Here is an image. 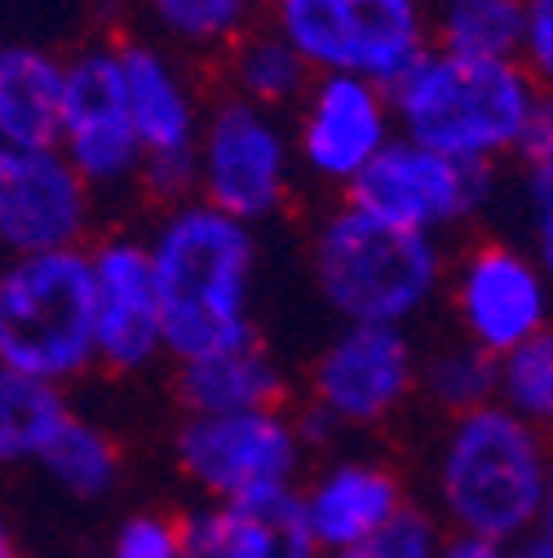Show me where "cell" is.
<instances>
[{"label": "cell", "mask_w": 553, "mask_h": 558, "mask_svg": "<svg viewBox=\"0 0 553 558\" xmlns=\"http://www.w3.org/2000/svg\"><path fill=\"white\" fill-rule=\"evenodd\" d=\"M439 558H514V545H501V541H488V536L447 532Z\"/></svg>", "instance_id": "33"}, {"label": "cell", "mask_w": 553, "mask_h": 558, "mask_svg": "<svg viewBox=\"0 0 553 558\" xmlns=\"http://www.w3.org/2000/svg\"><path fill=\"white\" fill-rule=\"evenodd\" d=\"M553 160V94H536V107L527 116V133L518 147V165H544Z\"/></svg>", "instance_id": "32"}, {"label": "cell", "mask_w": 553, "mask_h": 558, "mask_svg": "<svg viewBox=\"0 0 553 558\" xmlns=\"http://www.w3.org/2000/svg\"><path fill=\"white\" fill-rule=\"evenodd\" d=\"M143 240L160 293L169 364L261 337L253 315L261 270L257 227L222 214L209 199L186 195L160 208Z\"/></svg>", "instance_id": "1"}, {"label": "cell", "mask_w": 553, "mask_h": 558, "mask_svg": "<svg viewBox=\"0 0 553 558\" xmlns=\"http://www.w3.org/2000/svg\"><path fill=\"white\" fill-rule=\"evenodd\" d=\"M417 364L411 328L341 324L306 368L302 412L319 416L336 439L381 430L417 399Z\"/></svg>", "instance_id": "10"}, {"label": "cell", "mask_w": 553, "mask_h": 558, "mask_svg": "<svg viewBox=\"0 0 553 558\" xmlns=\"http://www.w3.org/2000/svg\"><path fill=\"white\" fill-rule=\"evenodd\" d=\"M443 536H447V527L439 523V514L411 501L377 536H368L364 545L345 549V554H332V558H439Z\"/></svg>", "instance_id": "28"}, {"label": "cell", "mask_w": 553, "mask_h": 558, "mask_svg": "<svg viewBox=\"0 0 553 558\" xmlns=\"http://www.w3.org/2000/svg\"><path fill=\"white\" fill-rule=\"evenodd\" d=\"M218 66H222V94H235L253 107L280 111V116H288L315 81V72L302 62V53L266 19L244 40H235L218 58Z\"/></svg>", "instance_id": "23"}, {"label": "cell", "mask_w": 553, "mask_h": 558, "mask_svg": "<svg viewBox=\"0 0 553 558\" xmlns=\"http://www.w3.org/2000/svg\"><path fill=\"white\" fill-rule=\"evenodd\" d=\"M430 45L469 58H518L523 0H426Z\"/></svg>", "instance_id": "25"}, {"label": "cell", "mask_w": 553, "mask_h": 558, "mask_svg": "<svg viewBox=\"0 0 553 558\" xmlns=\"http://www.w3.org/2000/svg\"><path fill=\"white\" fill-rule=\"evenodd\" d=\"M0 156H5V147H0Z\"/></svg>", "instance_id": "38"}, {"label": "cell", "mask_w": 553, "mask_h": 558, "mask_svg": "<svg viewBox=\"0 0 553 558\" xmlns=\"http://www.w3.org/2000/svg\"><path fill=\"white\" fill-rule=\"evenodd\" d=\"M531 536H549L553 541V461H549V478H544V497H540V514H536V532Z\"/></svg>", "instance_id": "34"}, {"label": "cell", "mask_w": 553, "mask_h": 558, "mask_svg": "<svg viewBox=\"0 0 553 558\" xmlns=\"http://www.w3.org/2000/svg\"><path fill=\"white\" fill-rule=\"evenodd\" d=\"M297 497L323 558L364 545L411 506L403 474L381 457H332L297 483Z\"/></svg>", "instance_id": "17"}, {"label": "cell", "mask_w": 553, "mask_h": 558, "mask_svg": "<svg viewBox=\"0 0 553 558\" xmlns=\"http://www.w3.org/2000/svg\"><path fill=\"white\" fill-rule=\"evenodd\" d=\"M293 186L297 151L288 116L213 94L195 143V195L248 227H266L288 208Z\"/></svg>", "instance_id": "8"}, {"label": "cell", "mask_w": 553, "mask_h": 558, "mask_svg": "<svg viewBox=\"0 0 553 558\" xmlns=\"http://www.w3.org/2000/svg\"><path fill=\"white\" fill-rule=\"evenodd\" d=\"M452 253L341 199L310 231V284L341 324L411 328L447 289Z\"/></svg>", "instance_id": "3"}, {"label": "cell", "mask_w": 553, "mask_h": 558, "mask_svg": "<svg viewBox=\"0 0 553 558\" xmlns=\"http://www.w3.org/2000/svg\"><path fill=\"white\" fill-rule=\"evenodd\" d=\"M518 62L536 81V89L553 94V0H523Z\"/></svg>", "instance_id": "30"}, {"label": "cell", "mask_w": 553, "mask_h": 558, "mask_svg": "<svg viewBox=\"0 0 553 558\" xmlns=\"http://www.w3.org/2000/svg\"><path fill=\"white\" fill-rule=\"evenodd\" d=\"M173 399L182 412H253L288 408L293 381L284 360L261 337L226 345V351L173 364Z\"/></svg>", "instance_id": "19"}, {"label": "cell", "mask_w": 553, "mask_h": 558, "mask_svg": "<svg viewBox=\"0 0 553 558\" xmlns=\"http://www.w3.org/2000/svg\"><path fill=\"white\" fill-rule=\"evenodd\" d=\"M62 111L53 147L72 165L85 186L107 199L137 191L143 151H137L115 40H89L72 53H62Z\"/></svg>", "instance_id": "11"}, {"label": "cell", "mask_w": 553, "mask_h": 558, "mask_svg": "<svg viewBox=\"0 0 553 558\" xmlns=\"http://www.w3.org/2000/svg\"><path fill=\"white\" fill-rule=\"evenodd\" d=\"M531 253H536V262H540V270L549 279V289H553V235H536L531 240Z\"/></svg>", "instance_id": "36"}, {"label": "cell", "mask_w": 553, "mask_h": 558, "mask_svg": "<svg viewBox=\"0 0 553 558\" xmlns=\"http://www.w3.org/2000/svg\"><path fill=\"white\" fill-rule=\"evenodd\" d=\"M98 195L58 147L0 156V257L89 248Z\"/></svg>", "instance_id": "16"}, {"label": "cell", "mask_w": 553, "mask_h": 558, "mask_svg": "<svg viewBox=\"0 0 553 558\" xmlns=\"http://www.w3.org/2000/svg\"><path fill=\"white\" fill-rule=\"evenodd\" d=\"M115 58H120L133 137L137 151H143L137 191L156 199L160 208L177 204L195 195V143L204 111H209V94H204L195 76V62L177 58L151 36L115 40Z\"/></svg>", "instance_id": "9"}, {"label": "cell", "mask_w": 553, "mask_h": 558, "mask_svg": "<svg viewBox=\"0 0 553 558\" xmlns=\"http://www.w3.org/2000/svg\"><path fill=\"white\" fill-rule=\"evenodd\" d=\"M137 14L147 23V36L177 58L218 62L261 23L266 0H137Z\"/></svg>", "instance_id": "22"}, {"label": "cell", "mask_w": 553, "mask_h": 558, "mask_svg": "<svg viewBox=\"0 0 553 558\" xmlns=\"http://www.w3.org/2000/svg\"><path fill=\"white\" fill-rule=\"evenodd\" d=\"M315 76L390 89L430 49L426 0H266L261 14Z\"/></svg>", "instance_id": "6"}, {"label": "cell", "mask_w": 553, "mask_h": 558, "mask_svg": "<svg viewBox=\"0 0 553 558\" xmlns=\"http://www.w3.org/2000/svg\"><path fill=\"white\" fill-rule=\"evenodd\" d=\"M496 403H505L527 426L553 435V324L496 360Z\"/></svg>", "instance_id": "27"}, {"label": "cell", "mask_w": 553, "mask_h": 558, "mask_svg": "<svg viewBox=\"0 0 553 558\" xmlns=\"http://www.w3.org/2000/svg\"><path fill=\"white\" fill-rule=\"evenodd\" d=\"M443 298L452 306L456 337L492 360L553 324V289L536 253L501 235L474 240L460 257H452Z\"/></svg>", "instance_id": "13"}, {"label": "cell", "mask_w": 553, "mask_h": 558, "mask_svg": "<svg viewBox=\"0 0 553 558\" xmlns=\"http://www.w3.org/2000/svg\"><path fill=\"white\" fill-rule=\"evenodd\" d=\"M518 204L527 218V235H553V160L544 165H523L518 178Z\"/></svg>", "instance_id": "31"}, {"label": "cell", "mask_w": 553, "mask_h": 558, "mask_svg": "<svg viewBox=\"0 0 553 558\" xmlns=\"http://www.w3.org/2000/svg\"><path fill=\"white\" fill-rule=\"evenodd\" d=\"M514 558H553V541L549 536H527L514 545Z\"/></svg>", "instance_id": "35"}, {"label": "cell", "mask_w": 553, "mask_h": 558, "mask_svg": "<svg viewBox=\"0 0 553 558\" xmlns=\"http://www.w3.org/2000/svg\"><path fill=\"white\" fill-rule=\"evenodd\" d=\"M36 470L53 483L58 497L76 506H98L120 493L124 452H120V439L102 422L72 408L62 416V426L49 435L45 452L36 457Z\"/></svg>", "instance_id": "21"}, {"label": "cell", "mask_w": 553, "mask_h": 558, "mask_svg": "<svg viewBox=\"0 0 553 558\" xmlns=\"http://www.w3.org/2000/svg\"><path fill=\"white\" fill-rule=\"evenodd\" d=\"M553 435L527 426L505 403H482L447 416L434 461V514L447 532L518 545L536 532Z\"/></svg>", "instance_id": "2"}, {"label": "cell", "mask_w": 553, "mask_h": 558, "mask_svg": "<svg viewBox=\"0 0 553 558\" xmlns=\"http://www.w3.org/2000/svg\"><path fill=\"white\" fill-rule=\"evenodd\" d=\"M306 439L288 408L253 412H182L173 465L199 501H248L306 478Z\"/></svg>", "instance_id": "7"}, {"label": "cell", "mask_w": 553, "mask_h": 558, "mask_svg": "<svg viewBox=\"0 0 553 558\" xmlns=\"http://www.w3.org/2000/svg\"><path fill=\"white\" fill-rule=\"evenodd\" d=\"M186 558H323L297 487L248 501H199L177 514Z\"/></svg>", "instance_id": "18"}, {"label": "cell", "mask_w": 553, "mask_h": 558, "mask_svg": "<svg viewBox=\"0 0 553 558\" xmlns=\"http://www.w3.org/2000/svg\"><path fill=\"white\" fill-rule=\"evenodd\" d=\"M492 195H496V169L452 160L434 147L411 143L403 133L345 191V199L359 204L364 214L439 240L447 231L478 222L492 208Z\"/></svg>", "instance_id": "12"}, {"label": "cell", "mask_w": 553, "mask_h": 558, "mask_svg": "<svg viewBox=\"0 0 553 558\" xmlns=\"http://www.w3.org/2000/svg\"><path fill=\"white\" fill-rule=\"evenodd\" d=\"M0 368L58 390L98 373L89 248L0 257Z\"/></svg>", "instance_id": "5"}, {"label": "cell", "mask_w": 553, "mask_h": 558, "mask_svg": "<svg viewBox=\"0 0 553 558\" xmlns=\"http://www.w3.org/2000/svg\"><path fill=\"white\" fill-rule=\"evenodd\" d=\"M107 558H186L182 523L169 510H128L107 541Z\"/></svg>", "instance_id": "29"}, {"label": "cell", "mask_w": 553, "mask_h": 558, "mask_svg": "<svg viewBox=\"0 0 553 558\" xmlns=\"http://www.w3.org/2000/svg\"><path fill=\"white\" fill-rule=\"evenodd\" d=\"M417 399L426 408H434L443 422L460 416L469 408H482L496 399V360L478 345L452 337L434 351L421 355L417 364Z\"/></svg>", "instance_id": "26"}, {"label": "cell", "mask_w": 553, "mask_h": 558, "mask_svg": "<svg viewBox=\"0 0 553 558\" xmlns=\"http://www.w3.org/2000/svg\"><path fill=\"white\" fill-rule=\"evenodd\" d=\"M62 53L36 40H0V147H53L62 111Z\"/></svg>", "instance_id": "20"}, {"label": "cell", "mask_w": 553, "mask_h": 558, "mask_svg": "<svg viewBox=\"0 0 553 558\" xmlns=\"http://www.w3.org/2000/svg\"><path fill=\"white\" fill-rule=\"evenodd\" d=\"M297 173L319 186L351 191L364 169L398 137L390 89L355 76H315L288 111Z\"/></svg>", "instance_id": "14"}, {"label": "cell", "mask_w": 553, "mask_h": 558, "mask_svg": "<svg viewBox=\"0 0 553 558\" xmlns=\"http://www.w3.org/2000/svg\"><path fill=\"white\" fill-rule=\"evenodd\" d=\"M66 412H72L66 390L0 368V470L36 465Z\"/></svg>", "instance_id": "24"}, {"label": "cell", "mask_w": 553, "mask_h": 558, "mask_svg": "<svg viewBox=\"0 0 553 558\" xmlns=\"http://www.w3.org/2000/svg\"><path fill=\"white\" fill-rule=\"evenodd\" d=\"M89 293H94V355L102 373L137 377L164 360L160 293L147 240L107 231L89 240Z\"/></svg>", "instance_id": "15"}, {"label": "cell", "mask_w": 553, "mask_h": 558, "mask_svg": "<svg viewBox=\"0 0 553 558\" xmlns=\"http://www.w3.org/2000/svg\"><path fill=\"white\" fill-rule=\"evenodd\" d=\"M536 94L518 58H469L430 45L390 85V107L411 143L478 169H501L518 160Z\"/></svg>", "instance_id": "4"}, {"label": "cell", "mask_w": 553, "mask_h": 558, "mask_svg": "<svg viewBox=\"0 0 553 558\" xmlns=\"http://www.w3.org/2000/svg\"><path fill=\"white\" fill-rule=\"evenodd\" d=\"M0 558H23L19 554V536H14V523L0 514Z\"/></svg>", "instance_id": "37"}]
</instances>
